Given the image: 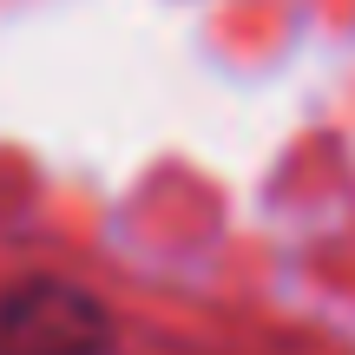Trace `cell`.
Returning a JSON list of instances; mask_svg holds the SVG:
<instances>
[{
  "label": "cell",
  "mask_w": 355,
  "mask_h": 355,
  "mask_svg": "<svg viewBox=\"0 0 355 355\" xmlns=\"http://www.w3.org/2000/svg\"><path fill=\"white\" fill-rule=\"evenodd\" d=\"M0 355H112V322L73 283H20L0 296Z\"/></svg>",
  "instance_id": "obj_1"
}]
</instances>
